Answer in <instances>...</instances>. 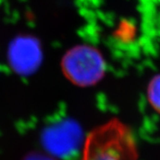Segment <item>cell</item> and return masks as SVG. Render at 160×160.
Listing matches in <instances>:
<instances>
[{
    "label": "cell",
    "mask_w": 160,
    "mask_h": 160,
    "mask_svg": "<svg viewBox=\"0 0 160 160\" xmlns=\"http://www.w3.org/2000/svg\"><path fill=\"white\" fill-rule=\"evenodd\" d=\"M147 98L151 108L160 114V73L149 80L147 86Z\"/></svg>",
    "instance_id": "obj_3"
},
{
    "label": "cell",
    "mask_w": 160,
    "mask_h": 160,
    "mask_svg": "<svg viewBox=\"0 0 160 160\" xmlns=\"http://www.w3.org/2000/svg\"><path fill=\"white\" fill-rule=\"evenodd\" d=\"M81 160H138L135 140L127 126L111 120L88 134Z\"/></svg>",
    "instance_id": "obj_1"
},
{
    "label": "cell",
    "mask_w": 160,
    "mask_h": 160,
    "mask_svg": "<svg viewBox=\"0 0 160 160\" xmlns=\"http://www.w3.org/2000/svg\"><path fill=\"white\" fill-rule=\"evenodd\" d=\"M63 70L75 85L93 86L104 77L106 62L97 49L87 46H78L65 57Z\"/></svg>",
    "instance_id": "obj_2"
}]
</instances>
